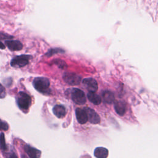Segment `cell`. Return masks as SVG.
Here are the masks:
<instances>
[{"label":"cell","mask_w":158,"mask_h":158,"mask_svg":"<svg viewBox=\"0 0 158 158\" xmlns=\"http://www.w3.org/2000/svg\"><path fill=\"white\" fill-rule=\"evenodd\" d=\"M34 88L40 93L43 94H49L50 93V83L48 78L44 77H36L33 81Z\"/></svg>","instance_id":"cell-1"},{"label":"cell","mask_w":158,"mask_h":158,"mask_svg":"<svg viewBox=\"0 0 158 158\" xmlns=\"http://www.w3.org/2000/svg\"><path fill=\"white\" fill-rule=\"evenodd\" d=\"M16 101L19 107L23 111L27 110L31 103V97L28 94L23 91H20L17 94Z\"/></svg>","instance_id":"cell-2"},{"label":"cell","mask_w":158,"mask_h":158,"mask_svg":"<svg viewBox=\"0 0 158 158\" xmlns=\"http://www.w3.org/2000/svg\"><path fill=\"white\" fill-rule=\"evenodd\" d=\"M31 56L29 55H20L14 57L10 61V65L14 67H22L27 65Z\"/></svg>","instance_id":"cell-3"},{"label":"cell","mask_w":158,"mask_h":158,"mask_svg":"<svg viewBox=\"0 0 158 158\" xmlns=\"http://www.w3.org/2000/svg\"><path fill=\"white\" fill-rule=\"evenodd\" d=\"M71 97L73 101L77 104L79 105L84 104L86 101L84 92L78 88L72 89Z\"/></svg>","instance_id":"cell-4"},{"label":"cell","mask_w":158,"mask_h":158,"mask_svg":"<svg viewBox=\"0 0 158 158\" xmlns=\"http://www.w3.org/2000/svg\"><path fill=\"white\" fill-rule=\"evenodd\" d=\"M82 82L86 89L89 91V92L95 93L98 90V83L94 79L91 78H85Z\"/></svg>","instance_id":"cell-5"},{"label":"cell","mask_w":158,"mask_h":158,"mask_svg":"<svg viewBox=\"0 0 158 158\" xmlns=\"http://www.w3.org/2000/svg\"><path fill=\"white\" fill-rule=\"evenodd\" d=\"M64 80L70 85H76L80 83L81 77L75 73H67L64 75Z\"/></svg>","instance_id":"cell-6"},{"label":"cell","mask_w":158,"mask_h":158,"mask_svg":"<svg viewBox=\"0 0 158 158\" xmlns=\"http://www.w3.org/2000/svg\"><path fill=\"white\" fill-rule=\"evenodd\" d=\"M85 110L88 116V120L93 124H97L100 122V117L96 111L91 108L85 107Z\"/></svg>","instance_id":"cell-7"},{"label":"cell","mask_w":158,"mask_h":158,"mask_svg":"<svg viewBox=\"0 0 158 158\" xmlns=\"http://www.w3.org/2000/svg\"><path fill=\"white\" fill-rule=\"evenodd\" d=\"M6 46L10 50V51H20L23 48V44L20 41L14 40H6L5 41Z\"/></svg>","instance_id":"cell-8"},{"label":"cell","mask_w":158,"mask_h":158,"mask_svg":"<svg viewBox=\"0 0 158 158\" xmlns=\"http://www.w3.org/2000/svg\"><path fill=\"white\" fill-rule=\"evenodd\" d=\"M24 150L30 158H40L41 156V151L30 145L26 144L24 146Z\"/></svg>","instance_id":"cell-9"},{"label":"cell","mask_w":158,"mask_h":158,"mask_svg":"<svg viewBox=\"0 0 158 158\" xmlns=\"http://www.w3.org/2000/svg\"><path fill=\"white\" fill-rule=\"evenodd\" d=\"M77 121L80 124H85L88 121V116L85 109L77 108L75 110Z\"/></svg>","instance_id":"cell-10"},{"label":"cell","mask_w":158,"mask_h":158,"mask_svg":"<svg viewBox=\"0 0 158 158\" xmlns=\"http://www.w3.org/2000/svg\"><path fill=\"white\" fill-rule=\"evenodd\" d=\"M114 108L115 112L119 115H123L127 110V107L126 104L123 101H115L114 103Z\"/></svg>","instance_id":"cell-11"},{"label":"cell","mask_w":158,"mask_h":158,"mask_svg":"<svg viewBox=\"0 0 158 158\" xmlns=\"http://www.w3.org/2000/svg\"><path fill=\"white\" fill-rule=\"evenodd\" d=\"M94 155L96 158H107L109 151L105 148L98 147L94 151Z\"/></svg>","instance_id":"cell-12"},{"label":"cell","mask_w":158,"mask_h":158,"mask_svg":"<svg viewBox=\"0 0 158 158\" xmlns=\"http://www.w3.org/2000/svg\"><path fill=\"white\" fill-rule=\"evenodd\" d=\"M53 113L58 118H63L66 114L65 108L62 105H56L53 107Z\"/></svg>","instance_id":"cell-13"},{"label":"cell","mask_w":158,"mask_h":158,"mask_svg":"<svg viewBox=\"0 0 158 158\" xmlns=\"http://www.w3.org/2000/svg\"><path fill=\"white\" fill-rule=\"evenodd\" d=\"M88 99L89 101L95 105H99L101 102V97L93 92H89L87 94Z\"/></svg>","instance_id":"cell-14"},{"label":"cell","mask_w":158,"mask_h":158,"mask_svg":"<svg viewBox=\"0 0 158 158\" xmlns=\"http://www.w3.org/2000/svg\"><path fill=\"white\" fill-rule=\"evenodd\" d=\"M102 96L104 101L107 104H112L114 101V95L110 91H104L102 94Z\"/></svg>","instance_id":"cell-15"},{"label":"cell","mask_w":158,"mask_h":158,"mask_svg":"<svg viewBox=\"0 0 158 158\" xmlns=\"http://www.w3.org/2000/svg\"><path fill=\"white\" fill-rule=\"evenodd\" d=\"M0 146L2 150L3 151H5L7 149V146L5 141V136L3 133H1L0 134Z\"/></svg>","instance_id":"cell-16"},{"label":"cell","mask_w":158,"mask_h":158,"mask_svg":"<svg viewBox=\"0 0 158 158\" xmlns=\"http://www.w3.org/2000/svg\"><path fill=\"white\" fill-rule=\"evenodd\" d=\"M9 129V125L4 121L0 119V130H7Z\"/></svg>","instance_id":"cell-17"},{"label":"cell","mask_w":158,"mask_h":158,"mask_svg":"<svg viewBox=\"0 0 158 158\" xmlns=\"http://www.w3.org/2000/svg\"><path fill=\"white\" fill-rule=\"evenodd\" d=\"M6 95V91L4 86L0 83V98L2 99L5 98Z\"/></svg>","instance_id":"cell-18"},{"label":"cell","mask_w":158,"mask_h":158,"mask_svg":"<svg viewBox=\"0 0 158 158\" xmlns=\"http://www.w3.org/2000/svg\"><path fill=\"white\" fill-rule=\"evenodd\" d=\"M5 48H6L5 44H4L0 41V49H4Z\"/></svg>","instance_id":"cell-19"},{"label":"cell","mask_w":158,"mask_h":158,"mask_svg":"<svg viewBox=\"0 0 158 158\" xmlns=\"http://www.w3.org/2000/svg\"><path fill=\"white\" fill-rule=\"evenodd\" d=\"M8 158H18V157L16 156L15 154L12 153V154H11L9 156V157Z\"/></svg>","instance_id":"cell-20"},{"label":"cell","mask_w":158,"mask_h":158,"mask_svg":"<svg viewBox=\"0 0 158 158\" xmlns=\"http://www.w3.org/2000/svg\"><path fill=\"white\" fill-rule=\"evenodd\" d=\"M22 158H28V157H27L25 156H22Z\"/></svg>","instance_id":"cell-21"}]
</instances>
